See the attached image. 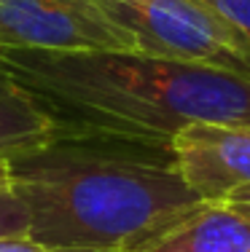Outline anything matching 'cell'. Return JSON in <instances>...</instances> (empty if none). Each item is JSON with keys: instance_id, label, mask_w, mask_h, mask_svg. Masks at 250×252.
Segmentation results:
<instances>
[{"instance_id": "cell-9", "label": "cell", "mask_w": 250, "mask_h": 252, "mask_svg": "<svg viewBox=\"0 0 250 252\" xmlns=\"http://www.w3.org/2000/svg\"><path fill=\"white\" fill-rule=\"evenodd\" d=\"M30 233V212L14 190L0 193V236Z\"/></svg>"}, {"instance_id": "cell-1", "label": "cell", "mask_w": 250, "mask_h": 252, "mask_svg": "<svg viewBox=\"0 0 250 252\" xmlns=\"http://www.w3.org/2000/svg\"><path fill=\"white\" fill-rule=\"evenodd\" d=\"M11 190L46 250L140 252L202 201L172 148L100 134H57L11 158Z\"/></svg>"}, {"instance_id": "cell-3", "label": "cell", "mask_w": 250, "mask_h": 252, "mask_svg": "<svg viewBox=\"0 0 250 252\" xmlns=\"http://www.w3.org/2000/svg\"><path fill=\"white\" fill-rule=\"evenodd\" d=\"M140 54L234 73L250 81V43L196 0H94Z\"/></svg>"}, {"instance_id": "cell-4", "label": "cell", "mask_w": 250, "mask_h": 252, "mask_svg": "<svg viewBox=\"0 0 250 252\" xmlns=\"http://www.w3.org/2000/svg\"><path fill=\"white\" fill-rule=\"evenodd\" d=\"M0 49L138 51L94 0H0Z\"/></svg>"}, {"instance_id": "cell-8", "label": "cell", "mask_w": 250, "mask_h": 252, "mask_svg": "<svg viewBox=\"0 0 250 252\" xmlns=\"http://www.w3.org/2000/svg\"><path fill=\"white\" fill-rule=\"evenodd\" d=\"M250 43V0H196Z\"/></svg>"}, {"instance_id": "cell-10", "label": "cell", "mask_w": 250, "mask_h": 252, "mask_svg": "<svg viewBox=\"0 0 250 252\" xmlns=\"http://www.w3.org/2000/svg\"><path fill=\"white\" fill-rule=\"evenodd\" d=\"M0 252H51V250L38 244L30 233H22V236H0Z\"/></svg>"}, {"instance_id": "cell-7", "label": "cell", "mask_w": 250, "mask_h": 252, "mask_svg": "<svg viewBox=\"0 0 250 252\" xmlns=\"http://www.w3.org/2000/svg\"><path fill=\"white\" fill-rule=\"evenodd\" d=\"M57 137V124L40 102L0 67V158H16Z\"/></svg>"}, {"instance_id": "cell-12", "label": "cell", "mask_w": 250, "mask_h": 252, "mask_svg": "<svg viewBox=\"0 0 250 252\" xmlns=\"http://www.w3.org/2000/svg\"><path fill=\"white\" fill-rule=\"evenodd\" d=\"M11 190V161L0 158V193Z\"/></svg>"}, {"instance_id": "cell-11", "label": "cell", "mask_w": 250, "mask_h": 252, "mask_svg": "<svg viewBox=\"0 0 250 252\" xmlns=\"http://www.w3.org/2000/svg\"><path fill=\"white\" fill-rule=\"evenodd\" d=\"M223 201L229 204L231 209H237V212H240L242 218L250 223V185H245V188H237L234 193H229Z\"/></svg>"}, {"instance_id": "cell-13", "label": "cell", "mask_w": 250, "mask_h": 252, "mask_svg": "<svg viewBox=\"0 0 250 252\" xmlns=\"http://www.w3.org/2000/svg\"><path fill=\"white\" fill-rule=\"evenodd\" d=\"M57 252H92V250H57Z\"/></svg>"}, {"instance_id": "cell-2", "label": "cell", "mask_w": 250, "mask_h": 252, "mask_svg": "<svg viewBox=\"0 0 250 252\" xmlns=\"http://www.w3.org/2000/svg\"><path fill=\"white\" fill-rule=\"evenodd\" d=\"M5 67L54 118L57 134L172 148L191 124H250V81L140 51L0 49Z\"/></svg>"}, {"instance_id": "cell-6", "label": "cell", "mask_w": 250, "mask_h": 252, "mask_svg": "<svg viewBox=\"0 0 250 252\" xmlns=\"http://www.w3.org/2000/svg\"><path fill=\"white\" fill-rule=\"evenodd\" d=\"M140 252H250V223L226 201H205Z\"/></svg>"}, {"instance_id": "cell-5", "label": "cell", "mask_w": 250, "mask_h": 252, "mask_svg": "<svg viewBox=\"0 0 250 252\" xmlns=\"http://www.w3.org/2000/svg\"><path fill=\"white\" fill-rule=\"evenodd\" d=\"M175 166L202 201L250 185V124H191L172 137Z\"/></svg>"}]
</instances>
